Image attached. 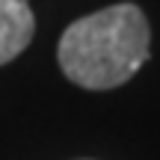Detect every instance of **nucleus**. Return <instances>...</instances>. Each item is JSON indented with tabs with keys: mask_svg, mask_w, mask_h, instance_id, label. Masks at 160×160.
Returning <instances> with one entry per match:
<instances>
[{
	"mask_svg": "<svg viewBox=\"0 0 160 160\" xmlns=\"http://www.w3.org/2000/svg\"><path fill=\"white\" fill-rule=\"evenodd\" d=\"M148 21L133 3H116L74 21L59 39V68L83 89H113L148 59Z\"/></svg>",
	"mask_w": 160,
	"mask_h": 160,
	"instance_id": "nucleus-1",
	"label": "nucleus"
},
{
	"mask_svg": "<svg viewBox=\"0 0 160 160\" xmlns=\"http://www.w3.org/2000/svg\"><path fill=\"white\" fill-rule=\"evenodd\" d=\"M36 18L27 0H0V65L27 51Z\"/></svg>",
	"mask_w": 160,
	"mask_h": 160,
	"instance_id": "nucleus-2",
	"label": "nucleus"
}]
</instances>
